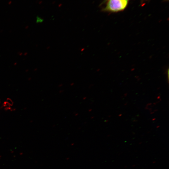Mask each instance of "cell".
I'll list each match as a JSON object with an SVG mask.
<instances>
[{
	"label": "cell",
	"mask_w": 169,
	"mask_h": 169,
	"mask_svg": "<svg viewBox=\"0 0 169 169\" xmlns=\"http://www.w3.org/2000/svg\"><path fill=\"white\" fill-rule=\"evenodd\" d=\"M128 1V0H110L105 10L112 12L122 10L126 7Z\"/></svg>",
	"instance_id": "obj_1"
},
{
	"label": "cell",
	"mask_w": 169,
	"mask_h": 169,
	"mask_svg": "<svg viewBox=\"0 0 169 169\" xmlns=\"http://www.w3.org/2000/svg\"><path fill=\"white\" fill-rule=\"evenodd\" d=\"M6 101H7L11 106H12L13 104V102L11 98H7L6 99Z\"/></svg>",
	"instance_id": "obj_2"
}]
</instances>
